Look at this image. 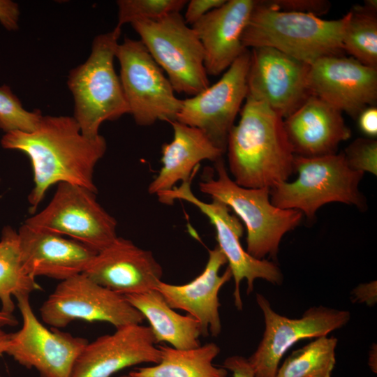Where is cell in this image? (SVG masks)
Listing matches in <instances>:
<instances>
[{
    "mask_svg": "<svg viewBox=\"0 0 377 377\" xmlns=\"http://www.w3.org/2000/svg\"><path fill=\"white\" fill-rule=\"evenodd\" d=\"M1 145L20 151L30 160L34 185L28 202L32 213L54 184L70 183L97 193L94 169L106 151L107 143L101 135H84L73 117L43 115L34 131L4 133Z\"/></svg>",
    "mask_w": 377,
    "mask_h": 377,
    "instance_id": "6da1fadb",
    "label": "cell"
},
{
    "mask_svg": "<svg viewBox=\"0 0 377 377\" xmlns=\"http://www.w3.org/2000/svg\"><path fill=\"white\" fill-rule=\"evenodd\" d=\"M240 114L226 147L233 180L242 187L269 189L287 182L294 171L295 154L283 119L265 103L248 96Z\"/></svg>",
    "mask_w": 377,
    "mask_h": 377,
    "instance_id": "7a4b0ae2",
    "label": "cell"
},
{
    "mask_svg": "<svg viewBox=\"0 0 377 377\" xmlns=\"http://www.w3.org/2000/svg\"><path fill=\"white\" fill-rule=\"evenodd\" d=\"M348 14L327 20L310 14L282 11L256 1L242 36L246 49L268 47L309 65L343 52L342 36Z\"/></svg>",
    "mask_w": 377,
    "mask_h": 377,
    "instance_id": "3957f363",
    "label": "cell"
},
{
    "mask_svg": "<svg viewBox=\"0 0 377 377\" xmlns=\"http://www.w3.org/2000/svg\"><path fill=\"white\" fill-rule=\"evenodd\" d=\"M121 29L96 36L87 59L72 69L67 84L74 101L73 117L81 132L89 138H96L105 121H114L129 114L114 59Z\"/></svg>",
    "mask_w": 377,
    "mask_h": 377,
    "instance_id": "277c9868",
    "label": "cell"
},
{
    "mask_svg": "<svg viewBox=\"0 0 377 377\" xmlns=\"http://www.w3.org/2000/svg\"><path fill=\"white\" fill-rule=\"evenodd\" d=\"M216 178L199 183L200 191L219 200L237 215L246 229V251L255 258L276 257L283 236L297 227L302 213L277 207L270 200L267 188L242 187L231 179L222 158L214 162Z\"/></svg>",
    "mask_w": 377,
    "mask_h": 377,
    "instance_id": "5b68a950",
    "label": "cell"
},
{
    "mask_svg": "<svg viewBox=\"0 0 377 377\" xmlns=\"http://www.w3.org/2000/svg\"><path fill=\"white\" fill-rule=\"evenodd\" d=\"M293 170L298 176L269 189L271 202L277 207L295 209L313 218L329 202L363 205L358 186L364 172L351 169L343 153L316 157L295 155Z\"/></svg>",
    "mask_w": 377,
    "mask_h": 377,
    "instance_id": "8992f818",
    "label": "cell"
},
{
    "mask_svg": "<svg viewBox=\"0 0 377 377\" xmlns=\"http://www.w3.org/2000/svg\"><path fill=\"white\" fill-rule=\"evenodd\" d=\"M131 24L175 91L193 96L210 85L201 43L180 13Z\"/></svg>",
    "mask_w": 377,
    "mask_h": 377,
    "instance_id": "52a82bcc",
    "label": "cell"
},
{
    "mask_svg": "<svg viewBox=\"0 0 377 377\" xmlns=\"http://www.w3.org/2000/svg\"><path fill=\"white\" fill-rule=\"evenodd\" d=\"M116 58L119 76L131 114L137 125L149 126L158 121H175L182 106L163 70L139 40L124 38Z\"/></svg>",
    "mask_w": 377,
    "mask_h": 377,
    "instance_id": "ba28073f",
    "label": "cell"
},
{
    "mask_svg": "<svg viewBox=\"0 0 377 377\" xmlns=\"http://www.w3.org/2000/svg\"><path fill=\"white\" fill-rule=\"evenodd\" d=\"M43 321L62 328L74 320L101 321L116 329L145 320L125 297L107 288L84 273L61 281L39 309Z\"/></svg>",
    "mask_w": 377,
    "mask_h": 377,
    "instance_id": "9c48e42d",
    "label": "cell"
},
{
    "mask_svg": "<svg viewBox=\"0 0 377 377\" xmlns=\"http://www.w3.org/2000/svg\"><path fill=\"white\" fill-rule=\"evenodd\" d=\"M96 193L61 182L48 205L24 223L77 240L99 252L118 237L117 221L98 202Z\"/></svg>",
    "mask_w": 377,
    "mask_h": 377,
    "instance_id": "30bf717a",
    "label": "cell"
},
{
    "mask_svg": "<svg viewBox=\"0 0 377 377\" xmlns=\"http://www.w3.org/2000/svg\"><path fill=\"white\" fill-rule=\"evenodd\" d=\"M191 179L182 182L178 187L157 194L158 200L171 205L175 200L186 201L196 207L214 226L217 246L225 256L228 267L234 279V304L242 310L243 304L240 294L241 282L246 279L247 293L253 290L256 279H264L273 285H281L283 276L280 268L266 259L259 260L249 255L242 247L240 237L243 228L238 217L232 214L230 208L223 202L212 200L211 202L202 201L192 192Z\"/></svg>",
    "mask_w": 377,
    "mask_h": 377,
    "instance_id": "8fae6325",
    "label": "cell"
},
{
    "mask_svg": "<svg viewBox=\"0 0 377 377\" xmlns=\"http://www.w3.org/2000/svg\"><path fill=\"white\" fill-rule=\"evenodd\" d=\"M256 302L265 320L263 338L249 357L254 377H276L285 353L297 341L327 336L345 326L350 318L348 311L312 306L300 318H289L276 313L266 297L259 293Z\"/></svg>",
    "mask_w": 377,
    "mask_h": 377,
    "instance_id": "7c38bea8",
    "label": "cell"
},
{
    "mask_svg": "<svg viewBox=\"0 0 377 377\" xmlns=\"http://www.w3.org/2000/svg\"><path fill=\"white\" fill-rule=\"evenodd\" d=\"M15 298L22 325L10 334L6 353L27 369H36L40 377H71L88 340L57 328L47 329L36 316L29 295Z\"/></svg>",
    "mask_w": 377,
    "mask_h": 377,
    "instance_id": "4fadbf2b",
    "label": "cell"
},
{
    "mask_svg": "<svg viewBox=\"0 0 377 377\" xmlns=\"http://www.w3.org/2000/svg\"><path fill=\"white\" fill-rule=\"evenodd\" d=\"M251 52L246 49L218 82L182 101L176 120L202 131L225 153L230 131L247 96Z\"/></svg>",
    "mask_w": 377,
    "mask_h": 377,
    "instance_id": "5bb4252c",
    "label": "cell"
},
{
    "mask_svg": "<svg viewBox=\"0 0 377 377\" xmlns=\"http://www.w3.org/2000/svg\"><path fill=\"white\" fill-rule=\"evenodd\" d=\"M250 52L246 96L265 103L286 119L311 95L310 65L272 47H254Z\"/></svg>",
    "mask_w": 377,
    "mask_h": 377,
    "instance_id": "9a60e30c",
    "label": "cell"
},
{
    "mask_svg": "<svg viewBox=\"0 0 377 377\" xmlns=\"http://www.w3.org/2000/svg\"><path fill=\"white\" fill-rule=\"evenodd\" d=\"M308 88L341 112L356 117L377 101V69L353 57L329 56L309 66Z\"/></svg>",
    "mask_w": 377,
    "mask_h": 377,
    "instance_id": "2e32d148",
    "label": "cell"
},
{
    "mask_svg": "<svg viewBox=\"0 0 377 377\" xmlns=\"http://www.w3.org/2000/svg\"><path fill=\"white\" fill-rule=\"evenodd\" d=\"M151 329L142 324L117 328L88 343L77 357L71 377H111L126 368L157 364L161 358Z\"/></svg>",
    "mask_w": 377,
    "mask_h": 377,
    "instance_id": "e0dca14e",
    "label": "cell"
},
{
    "mask_svg": "<svg viewBox=\"0 0 377 377\" xmlns=\"http://www.w3.org/2000/svg\"><path fill=\"white\" fill-rule=\"evenodd\" d=\"M97 283L119 294H139L156 289L163 269L153 253L117 237L98 252L84 272Z\"/></svg>",
    "mask_w": 377,
    "mask_h": 377,
    "instance_id": "ac0fdd59",
    "label": "cell"
},
{
    "mask_svg": "<svg viewBox=\"0 0 377 377\" xmlns=\"http://www.w3.org/2000/svg\"><path fill=\"white\" fill-rule=\"evenodd\" d=\"M20 259L32 278L63 281L84 273L98 252L71 238L24 223L17 230Z\"/></svg>",
    "mask_w": 377,
    "mask_h": 377,
    "instance_id": "d6986e66",
    "label": "cell"
},
{
    "mask_svg": "<svg viewBox=\"0 0 377 377\" xmlns=\"http://www.w3.org/2000/svg\"><path fill=\"white\" fill-rule=\"evenodd\" d=\"M226 263L227 260L216 245L209 250L203 271L192 281L182 285L161 281L156 288L170 306L186 311L198 321L203 337H217L221 332L219 293L232 277L228 267L219 274L220 269Z\"/></svg>",
    "mask_w": 377,
    "mask_h": 377,
    "instance_id": "ffe728a7",
    "label": "cell"
},
{
    "mask_svg": "<svg viewBox=\"0 0 377 377\" xmlns=\"http://www.w3.org/2000/svg\"><path fill=\"white\" fill-rule=\"evenodd\" d=\"M255 3L254 0H226L191 26L202 46L208 75L226 71L246 50L242 36Z\"/></svg>",
    "mask_w": 377,
    "mask_h": 377,
    "instance_id": "44dd1931",
    "label": "cell"
},
{
    "mask_svg": "<svg viewBox=\"0 0 377 377\" xmlns=\"http://www.w3.org/2000/svg\"><path fill=\"white\" fill-rule=\"evenodd\" d=\"M283 126L294 154L303 157L336 154L351 135L342 112L313 95L283 119Z\"/></svg>",
    "mask_w": 377,
    "mask_h": 377,
    "instance_id": "7402d4cb",
    "label": "cell"
},
{
    "mask_svg": "<svg viewBox=\"0 0 377 377\" xmlns=\"http://www.w3.org/2000/svg\"><path fill=\"white\" fill-rule=\"evenodd\" d=\"M170 124L173 138L161 147L162 167L148 186L149 194L157 195L171 190L179 182L191 179L201 161L215 162L224 154L200 129L177 120Z\"/></svg>",
    "mask_w": 377,
    "mask_h": 377,
    "instance_id": "603a6c76",
    "label": "cell"
},
{
    "mask_svg": "<svg viewBox=\"0 0 377 377\" xmlns=\"http://www.w3.org/2000/svg\"><path fill=\"white\" fill-rule=\"evenodd\" d=\"M124 296L148 320L156 343L165 342L179 349L200 345L202 330L198 321L176 312L156 289Z\"/></svg>",
    "mask_w": 377,
    "mask_h": 377,
    "instance_id": "cb8c5ba5",
    "label": "cell"
},
{
    "mask_svg": "<svg viewBox=\"0 0 377 377\" xmlns=\"http://www.w3.org/2000/svg\"><path fill=\"white\" fill-rule=\"evenodd\" d=\"M161 358L157 364L135 369V377H226L228 370L213 362L220 353L219 346L209 342L188 349L158 346Z\"/></svg>",
    "mask_w": 377,
    "mask_h": 377,
    "instance_id": "d4e9b609",
    "label": "cell"
},
{
    "mask_svg": "<svg viewBox=\"0 0 377 377\" xmlns=\"http://www.w3.org/2000/svg\"><path fill=\"white\" fill-rule=\"evenodd\" d=\"M42 288L24 270L20 253L17 231L10 226L3 228L0 238V302L1 311L13 313L12 297L30 295Z\"/></svg>",
    "mask_w": 377,
    "mask_h": 377,
    "instance_id": "484cf974",
    "label": "cell"
},
{
    "mask_svg": "<svg viewBox=\"0 0 377 377\" xmlns=\"http://www.w3.org/2000/svg\"><path fill=\"white\" fill-rule=\"evenodd\" d=\"M342 36L344 52L362 64L377 69V1H364L347 13Z\"/></svg>",
    "mask_w": 377,
    "mask_h": 377,
    "instance_id": "4316f807",
    "label": "cell"
},
{
    "mask_svg": "<svg viewBox=\"0 0 377 377\" xmlns=\"http://www.w3.org/2000/svg\"><path fill=\"white\" fill-rule=\"evenodd\" d=\"M337 338L323 336L293 351L276 377H331L336 364Z\"/></svg>",
    "mask_w": 377,
    "mask_h": 377,
    "instance_id": "83f0119b",
    "label": "cell"
},
{
    "mask_svg": "<svg viewBox=\"0 0 377 377\" xmlns=\"http://www.w3.org/2000/svg\"><path fill=\"white\" fill-rule=\"evenodd\" d=\"M186 0H119L117 27L139 20H154L173 13H179Z\"/></svg>",
    "mask_w": 377,
    "mask_h": 377,
    "instance_id": "f1b7e54d",
    "label": "cell"
},
{
    "mask_svg": "<svg viewBox=\"0 0 377 377\" xmlns=\"http://www.w3.org/2000/svg\"><path fill=\"white\" fill-rule=\"evenodd\" d=\"M43 115L39 110L28 111L9 86L0 87V128L5 133H31L38 126Z\"/></svg>",
    "mask_w": 377,
    "mask_h": 377,
    "instance_id": "f546056e",
    "label": "cell"
},
{
    "mask_svg": "<svg viewBox=\"0 0 377 377\" xmlns=\"http://www.w3.org/2000/svg\"><path fill=\"white\" fill-rule=\"evenodd\" d=\"M343 154L351 169L377 175V141L374 138L355 140L345 149Z\"/></svg>",
    "mask_w": 377,
    "mask_h": 377,
    "instance_id": "4dcf8cb0",
    "label": "cell"
},
{
    "mask_svg": "<svg viewBox=\"0 0 377 377\" xmlns=\"http://www.w3.org/2000/svg\"><path fill=\"white\" fill-rule=\"evenodd\" d=\"M268 6L282 11L295 12L319 17L330 9L326 0H269L264 1Z\"/></svg>",
    "mask_w": 377,
    "mask_h": 377,
    "instance_id": "1f68e13d",
    "label": "cell"
},
{
    "mask_svg": "<svg viewBox=\"0 0 377 377\" xmlns=\"http://www.w3.org/2000/svg\"><path fill=\"white\" fill-rule=\"evenodd\" d=\"M226 0H191L187 2L183 17L186 23L191 26L211 10L219 7Z\"/></svg>",
    "mask_w": 377,
    "mask_h": 377,
    "instance_id": "d6a6232c",
    "label": "cell"
},
{
    "mask_svg": "<svg viewBox=\"0 0 377 377\" xmlns=\"http://www.w3.org/2000/svg\"><path fill=\"white\" fill-rule=\"evenodd\" d=\"M20 8L17 3L10 0H0V22L8 31L18 29Z\"/></svg>",
    "mask_w": 377,
    "mask_h": 377,
    "instance_id": "836d02e7",
    "label": "cell"
},
{
    "mask_svg": "<svg viewBox=\"0 0 377 377\" xmlns=\"http://www.w3.org/2000/svg\"><path fill=\"white\" fill-rule=\"evenodd\" d=\"M358 125L361 131L370 138L377 136V108L369 106L364 108L357 116Z\"/></svg>",
    "mask_w": 377,
    "mask_h": 377,
    "instance_id": "e575fe53",
    "label": "cell"
},
{
    "mask_svg": "<svg viewBox=\"0 0 377 377\" xmlns=\"http://www.w3.org/2000/svg\"><path fill=\"white\" fill-rule=\"evenodd\" d=\"M232 374V377H254V373L248 359L240 355L227 357L222 365Z\"/></svg>",
    "mask_w": 377,
    "mask_h": 377,
    "instance_id": "d590c367",
    "label": "cell"
},
{
    "mask_svg": "<svg viewBox=\"0 0 377 377\" xmlns=\"http://www.w3.org/2000/svg\"><path fill=\"white\" fill-rule=\"evenodd\" d=\"M354 300L373 305L376 302V281L361 284L353 291Z\"/></svg>",
    "mask_w": 377,
    "mask_h": 377,
    "instance_id": "8d00e7d4",
    "label": "cell"
},
{
    "mask_svg": "<svg viewBox=\"0 0 377 377\" xmlns=\"http://www.w3.org/2000/svg\"><path fill=\"white\" fill-rule=\"evenodd\" d=\"M17 323V319L13 314L0 311V327L15 326Z\"/></svg>",
    "mask_w": 377,
    "mask_h": 377,
    "instance_id": "74e56055",
    "label": "cell"
},
{
    "mask_svg": "<svg viewBox=\"0 0 377 377\" xmlns=\"http://www.w3.org/2000/svg\"><path fill=\"white\" fill-rule=\"evenodd\" d=\"M10 339V334L6 333L0 327V357L6 353ZM0 377H2L0 375Z\"/></svg>",
    "mask_w": 377,
    "mask_h": 377,
    "instance_id": "f35d334b",
    "label": "cell"
},
{
    "mask_svg": "<svg viewBox=\"0 0 377 377\" xmlns=\"http://www.w3.org/2000/svg\"><path fill=\"white\" fill-rule=\"evenodd\" d=\"M119 377H135L134 376H133L130 372L128 374H126V375H123V376H121Z\"/></svg>",
    "mask_w": 377,
    "mask_h": 377,
    "instance_id": "ab89813d",
    "label": "cell"
}]
</instances>
